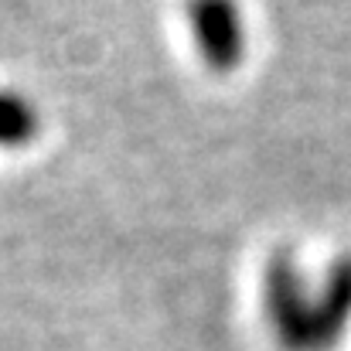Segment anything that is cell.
Instances as JSON below:
<instances>
[{
    "mask_svg": "<svg viewBox=\"0 0 351 351\" xmlns=\"http://www.w3.org/2000/svg\"><path fill=\"white\" fill-rule=\"evenodd\" d=\"M263 314L280 351H314V290L297 256L287 249L266 259Z\"/></svg>",
    "mask_w": 351,
    "mask_h": 351,
    "instance_id": "6da1fadb",
    "label": "cell"
},
{
    "mask_svg": "<svg viewBox=\"0 0 351 351\" xmlns=\"http://www.w3.org/2000/svg\"><path fill=\"white\" fill-rule=\"evenodd\" d=\"M198 58L215 75H232L245 58V17L239 0H188Z\"/></svg>",
    "mask_w": 351,
    "mask_h": 351,
    "instance_id": "7a4b0ae2",
    "label": "cell"
},
{
    "mask_svg": "<svg viewBox=\"0 0 351 351\" xmlns=\"http://www.w3.org/2000/svg\"><path fill=\"white\" fill-rule=\"evenodd\" d=\"M38 130H41V119L31 99L14 89H0V147L7 150L27 147L38 136Z\"/></svg>",
    "mask_w": 351,
    "mask_h": 351,
    "instance_id": "277c9868",
    "label": "cell"
},
{
    "mask_svg": "<svg viewBox=\"0 0 351 351\" xmlns=\"http://www.w3.org/2000/svg\"><path fill=\"white\" fill-rule=\"evenodd\" d=\"M351 328V252L338 256L314 290V351H335Z\"/></svg>",
    "mask_w": 351,
    "mask_h": 351,
    "instance_id": "3957f363",
    "label": "cell"
}]
</instances>
